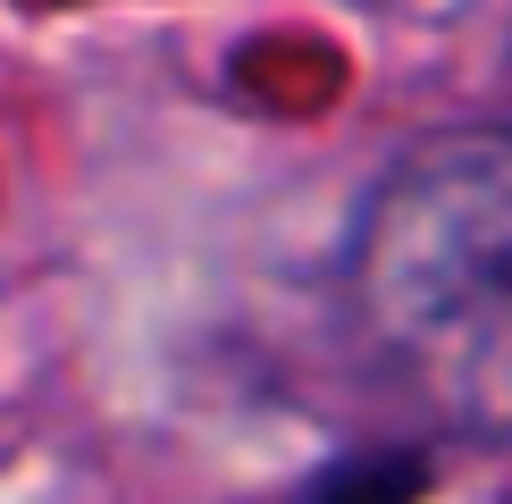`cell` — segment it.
<instances>
[{
    "instance_id": "cell-1",
    "label": "cell",
    "mask_w": 512,
    "mask_h": 504,
    "mask_svg": "<svg viewBox=\"0 0 512 504\" xmlns=\"http://www.w3.org/2000/svg\"><path fill=\"white\" fill-rule=\"evenodd\" d=\"M361 311L445 412L512 437V135H445L361 219Z\"/></svg>"
}]
</instances>
